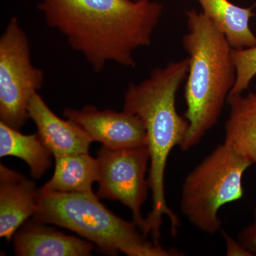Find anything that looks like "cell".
<instances>
[{
	"instance_id": "cell-1",
	"label": "cell",
	"mask_w": 256,
	"mask_h": 256,
	"mask_svg": "<svg viewBox=\"0 0 256 256\" xmlns=\"http://www.w3.org/2000/svg\"><path fill=\"white\" fill-rule=\"evenodd\" d=\"M38 10L100 74L110 62L136 68L134 52L151 44L164 8L152 0H42Z\"/></svg>"
},
{
	"instance_id": "cell-2",
	"label": "cell",
	"mask_w": 256,
	"mask_h": 256,
	"mask_svg": "<svg viewBox=\"0 0 256 256\" xmlns=\"http://www.w3.org/2000/svg\"><path fill=\"white\" fill-rule=\"evenodd\" d=\"M190 60L171 62L156 68L140 84H131L124 96V110L136 114L146 127L149 150L150 190L152 210L146 218V235L151 236L156 245H161L163 218L171 223L172 234L178 233L180 220L168 206L165 193V174L170 154L176 146H181L190 124L178 114L176 95L186 82Z\"/></svg>"
},
{
	"instance_id": "cell-3",
	"label": "cell",
	"mask_w": 256,
	"mask_h": 256,
	"mask_svg": "<svg viewBox=\"0 0 256 256\" xmlns=\"http://www.w3.org/2000/svg\"><path fill=\"white\" fill-rule=\"evenodd\" d=\"M185 14L188 32L183 37L182 44L188 55L190 67L184 117L190 127L180 148L188 152L198 146L218 124L235 85L236 70L233 48L220 28L195 10Z\"/></svg>"
},
{
	"instance_id": "cell-4",
	"label": "cell",
	"mask_w": 256,
	"mask_h": 256,
	"mask_svg": "<svg viewBox=\"0 0 256 256\" xmlns=\"http://www.w3.org/2000/svg\"><path fill=\"white\" fill-rule=\"evenodd\" d=\"M95 194L60 193L40 188L34 220L72 230L110 255L180 256L148 240L137 224L114 214Z\"/></svg>"
},
{
	"instance_id": "cell-5",
	"label": "cell",
	"mask_w": 256,
	"mask_h": 256,
	"mask_svg": "<svg viewBox=\"0 0 256 256\" xmlns=\"http://www.w3.org/2000/svg\"><path fill=\"white\" fill-rule=\"evenodd\" d=\"M252 164L226 143L216 146L185 178L180 198L183 215L202 233L222 230L226 205L244 198V176Z\"/></svg>"
},
{
	"instance_id": "cell-6",
	"label": "cell",
	"mask_w": 256,
	"mask_h": 256,
	"mask_svg": "<svg viewBox=\"0 0 256 256\" xmlns=\"http://www.w3.org/2000/svg\"><path fill=\"white\" fill-rule=\"evenodd\" d=\"M45 75L32 62L31 46L16 16L0 38V122L22 129L30 120L32 97L43 88Z\"/></svg>"
},
{
	"instance_id": "cell-7",
	"label": "cell",
	"mask_w": 256,
	"mask_h": 256,
	"mask_svg": "<svg viewBox=\"0 0 256 256\" xmlns=\"http://www.w3.org/2000/svg\"><path fill=\"white\" fill-rule=\"evenodd\" d=\"M99 198L119 202L132 212V220L146 235V218L142 206L148 198L146 178L150 162L148 146L111 150L102 146L98 151Z\"/></svg>"
},
{
	"instance_id": "cell-8",
	"label": "cell",
	"mask_w": 256,
	"mask_h": 256,
	"mask_svg": "<svg viewBox=\"0 0 256 256\" xmlns=\"http://www.w3.org/2000/svg\"><path fill=\"white\" fill-rule=\"evenodd\" d=\"M64 116L82 126L94 142L111 150L148 146V136L142 120L127 111L98 110L86 106L80 110L67 108Z\"/></svg>"
},
{
	"instance_id": "cell-9",
	"label": "cell",
	"mask_w": 256,
	"mask_h": 256,
	"mask_svg": "<svg viewBox=\"0 0 256 256\" xmlns=\"http://www.w3.org/2000/svg\"><path fill=\"white\" fill-rule=\"evenodd\" d=\"M38 190L33 180L0 164V238L11 242L38 210Z\"/></svg>"
},
{
	"instance_id": "cell-10",
	"label": "cell",
	"mask_w": 256,
	"mask_h": 256,
	"mask_svg": "<svg viewBox=\"0 0 256 256\" xmlns=\"http://www.w3.org/2000/svg\"><path fill=\"white\" fill-rule=\"evenodd\" d=\"M30 118L34 122L37 133L54 158L89 152L94 142L86 131L70 120L56 114L36 92L28 106Z\"/></svg>"
},
{
	"instance_id": "cell-11",
	"label": "cell",
	"mask_w": 256,
	"mask_h": 256,
	"mask_svg": "<svg viewBox=\"0 0 256 256\" xmlns=\"http://www.w3.org/2000/svg\"><path fill=\"white\" fill-rule=\"evenodd\" d=\"M34 220L24 224L13 237L18 256H89L95 244L67 236Z\"/></svg>"
},
{
	"instance_id": "cell-12",
	"label": "cell",
	"mask_w": 256,
	"mask_h": 256,
	"mask_svg": "<svg viewBox=\"0 0 256 256\" xmlns=\"http://www.w3.org/2000/svg\"><path fill=\"white\" fill-rule=\"evenodd\" d=\"M224 143L250 164H256V92L230 96Z\"/></svg>"
},
{
	"instance_id": "cell-13",
	"label": "cell",
	"mask_w": 256,
	"mask_h": 256,
	"mask_svg": "<svg viewBox=\"0 0 256 256\" xmlns=\"http://www.w3.org/2000/svg\"><path fill=\"white\" fill-rule=\"evenodd\" d=\"M203 14L226 37L233 50L256 46V36L250 26L255 14L252 8H244L229 0H198Z\"/></svg>"
},
{
	"instance_id": "cell-14",
	"label": "cell",
	"mask_w": 256,
	"mask_h": 256,
	"mask_svg": "<svg viewBox=\"0 0 256 256\" xmlns=\"http://www.w3.org/2000/svg\"><path fill=\"white\" fill-rule=\"evenodd\" d=\"M99 178L97 158L89 152L55 158V170L50 181L42 188L60 193L92 194V185Z\"/></svg>"
},
{
	"instance_id": "cell-15",
	"label": "cell",
	"mask_w": 256,
	"mask_h": 256,
	"mask_svg": "<svg viewBox=\"0 0 256 256\" xmlns=\"http://www.w3.org/2000/svg\"><path fill=\"white\" fill-rule=\"evenodd\" d=\"M14 156L30 166L33 180H40L53 164V154L38 133L24 134L0 122V158Z\"/></svg>"
},
{
	"instance_id": "cell-16",
	"label": "cell",
	"mask_w": 256,
	"mask_h": 256,
	"mask_svg": "<svg viewBox=\"0 0 256 256\" xmlns=\"http://www.w3.org/2000/svg\"><path fill=\"white\" fill-rule=\"evenodd\" d=\"M232 56L236 70V80L229 97L244 94L256 76V46L233 50Z\"/></svg>"
},
{
	"instance_id": "cell-17",
	"label": "cell",
	"mask_w": 256,
	"mask_h": 256,
	"mask_svg": "<svg viewBox=\"0 0 256 256\" xmlns=\"http://www.w3.org/2000/svg\"><path fill=\"white\" fill-rule=\"evenodd\" d=\"M238 240L254 256H256V206L254 212L252 222L240 230Z\"/></svg>"
},
{
	"instance_id": "cell-18",
	"label": "cell",
	"mask_w": 256,
	"mask_h": 256,
	"mask_svg": "<svg viewBox=\"0 0 256 256\" xmlns=\"http://www.w3.org/2000/svg\"><path fill=\"white\" fill-rule=\"evenodd\" d=\"M222 235L225 240L226 255L228 256H254L244 246L236 240L226 232H222Z\"/></svg>"
}]
</instances>
